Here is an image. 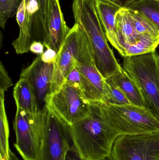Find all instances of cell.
<instances>
[{
  "mask_svg": "<svg viewBox=\"0 0 159 160\" xmlns=\"http://www.w3.org/2000/svg\"><path fill=\"white\" fill-rule=\"evenodd\" d=\"M72 150L84 160H102L111 155L119 135L108 124L101 101H89L87 115L70 126Z\"/></svg>",
  "mask_w": 159,
  "mask_h": 160,
  "instance_id": "obj_1",
  "label": "cell"
},
{
  "mask_svg": "<svg viewBox=\"0 0 159 160\" xmlns=\"http://www.w3.org/2000/svg\"><path fill=\"white\" fill-rule=\"evenodd\" d=\"M72 9L75 23L87 34L100 74L105 79H107L119 73L122 67L108 44L95 0H73Z\"/></svg>",
  "mask_w": 159,
  "mask_h": 160,
  "instance_id": "obj_2",
  "label": "cell"
},
{
  "mask_svg": "<svg viewBox=\"0 0 159 160\" xmlns=\"http://www.w3.org/2000/svg\"><path fill=\"white\" fill-rule=\"evenodd\" d=\"M16 15L20 32L12 46L18 54L28 53L33 41L46 48L49 20V0H21Z\"/></svg>",
  "mask_w": 159,
  "mask_h": 160,
  "instance_id": "obj_3",
  "label": "cell"
},
{
  "mask_svg": "<svg viewBox=\"0 0 159 160\" xmlns=\"http://www.w3.org/2000/svg\"><path fill=\"white\" fill-rule=\"evenodd\" d=\"M103 108L108 124L119 136L159 132V119L151 109L133 104L112 105L104 102Z\"/></svg>",
  "mask_w": 159,
  "mask_h": 160,
  "instance_id": "obj_4",
  "label": "cell"
},
{
  "mask_svg": "<svg viewBox=\"0 0 159 160\" xmlns=\"http://www.w3.org/2000/svg\"><path fill=\"white\" fill-rule=\"evenodd\" d=\"M123 69L141 89L149 108L159 119V55L156 51L124 57Z\"/></svg>",
  "mask_w": 159,
  "mask_h": 160,
  "instance_id": "obj_5",
  "label": "cell"
},
{
  "mask_svg": "<svg viewBox=\"0 0 159 160\" xmlns=\"http://www.w3.org/2000/svg\"><path fill=\"white\" fill-rule=\"evenodd\" d=\"M31 114L16 108L14 147L23 160H38L47 110Z\"/></svg>",
  "mask_w": 159,
  "mask_h": 160,
  "instance_id": "obj_6",
  "label": "cell"
},
{
  "mask_svg": "<svg viewBox=\"0 0 159 160\" xmlns=\"http://www.w3.org/2000/svg\"><path fill=\"white\" fill-rule=\"evenodd\" d=\"M72 147L70 126L50 110H47L38 160H65Z\"/></svg>",
  "mask_w": 159,
  "mask_h": 160,
  "instance_id": "obj_7",
  "label": "cell"
},
{
  "mask_svg": "<svg viewBox=\"0 0 159 160\" xmlns=\"http://www.w3.org/2000/svg\"><path fill=\"white\" fill-rule=\"evenodd\" d=\"M111 156L114 160H159V132L120 135L114 143Z\"/></svg>",
  "mask_w": 159,
  "mask_h": 160,
  "instance_id": "obj_8",
  "label": "cell"
},
{
  "mask_svg": "<svg viewBox=\"0 0 159 160\" xmlns=\"http://www.w3.org/2000/svg\"><path fill=\"white\" fill-rule=\"evenodd\" d=\"M48 107L71 126L87 115L89 101L78 88L65 81L50 95Z\"/></svg>",
  "mask_w": 159,
  "mask_h": 160,
  "instance_id": "obj_9",
  "label": "cell"
},
{
  "mask_svg": "<svg viewBox=\"0 0 159 160\" xmlns=\"http://www.w3.org/2000/svg\"><path fill=\"white\" fill-rule=\"evenodd\" d=\"M54 64L42 61L41 55H38L28 67L23 69L20 78H26L30 81L37 98L40 111L48 108V101L51 95V82Z\"/></svg>",
  "mask_w": 159,
  "mask_h": 160,
  "instance_id": "obj_10",
  "label": "cell"
},
{
  "mask_svg": "<svg viewBox=\"0 0 159 160\" xmlns=\"http://www.w3.org/2000/svg\"><path fill=\"white\" fill-rule=\"evenodd\" d=\"M79 25L75 23L70 29L54 64L51 94L58 90L74 67L78 44Z\"/></svg>",
  "mask_w": 159,
  "mask_h": 160,
  "instance_id": "obj_11",
  "label": "cell"
},
{
  "mask_svg": "<svg viewBox=\"0 0 159 160\" xmlns=\"http://www.w3.org/2000/svg\"><path fill=\"white\" fill-rule=\"evenodd\" d=\"M75 67L98 91L103 101L106 94L105 79L98 71L87 34L79 26L78 44Z\"/></svg>",
  "mask_w": 159,
  "mask_h": 160,
  "instance_id": "obj_12",
  "label": "cell"
},
{
  "mask_svg": "<svg viewBox=\"0 0 159 160\" xmlns=\"http://www.w3.org/2000/svg\"><path fill=\"white\" fill-rule=\"evenodd\" d=\"M71 28L65 22L59 0H49V20L46 48L59 51Z\"/></svg>",
  "mask_w": 159,
  "mask_h": 160,
  "instance_id": "obj_13",
  "label": "cell"
},
{
  "mask_svg": "<svg viewBox=\"0 0 159 160\" xmlns=\"http://www.w3.org/2000/svg\"><path fill=\"white\" fill-rule=\"evenodd\" d=\"M95 1L98 15L107 39L119 51L120 44L116 23V15L120 8L111 4Z\"/></svg>",
  "mask_w": 159,
  "mask_h": 160,
  "instance_id": "obj_14",
  "label": "cell"
},
{
  "mask_svg": "<svg viewBox=\"0 0 159 160\" xmlns=\"http://www.w3.org/2000/svg\"><path fill=\"white\" fill-rule=\"evenodd\" d=\"M13 97L16 108L26 111L31 114L40 112L35 92L26 78H20L13 90Z\"/></svg>",
  "mask_w": 159,
  "mask_h": 160,
  "instance_id": "obj_15",
  "label": "cell"
},
{
  "mask_svg": "<svg viewBox=\"0 0 159 160\" xmlns=\"http://www.w3.org/2000/svg\"><path fill=\"white\" fill-rule=\"evenodd\" d=\"M109 79L123 92L132 104L150 109L141 89L123 68L119 73Z\"/></svg>",
  "mask_w": 159,
  "mask_h": 160,
  "instance_id": "obj_16",
  "label": "cell"
},
{
  "mask_svg": "<svg viewBox=\"0 0 159 160\" xmlns=\"http://www.w3.org/2000/svg\"><path fill=\"white\" fill-rule=\"evenodd\" d=\"M116 23L120 44L119 52L123 45L134 43L141 35L136 32L131 15L127 8H120L119 10L116 15Z\"/></svg>",
  "mask_w": 159,
  "mask_h": 160,
  "instance_id": "obj_17",
  "label": "cell"
},
{
  "mask_svg": "<svg viewBox=\"0 0 159 160\" xmlns=\"http://www.w3.org/2000/svg\"><path fill=\"white\" fill-rule=\"evenodd\" d=\"M159 45V37L141 35L138 40L131 45H123L119 54L123 57L137 56L156 51Z\"/></svg>",
  "mask_w": 159,
  "mask_h": 160,
  "instance_id": "obj_18",
  "label": "cell"
},
{
  "mask_svg": "<svg viewBox=\"0 0 159 160\" xmlns=\"http://www.w3.org/2000/svg\"><path fill=\"white\" fill-rule=\"evenodd\" d=\"M66 82L75 86L88 101H101L103 99L94 87L83 77L75 67L73 68L66 78Z\"/></svg>",
  "mask_w": 159,
  "mask_h": 160,
  "instance_id": "obj_19",
  "label": "cell"
},
{
  "mask_svg": "<svg viewBox=\"0 0 159 160\" xmlns=\"http://www.w3.org/2000/svg\"><path fill=\"white\" fill-rule=\"evenodd\" d=\"M126 8L146 18L159 31V0H136Z\"/></svg>",
  "mask_w": 159,
  "mask_h": 160,
  "instance_id": "obj_20",
  "label": "cell"
},
{
  "mask_svg": "<svg viewBox=\"0 0 159 160\" xmlns=\"http://www.w3.org/2000/svg\"><path fill=\"white\" fill-rule=\"evenodd\" d=\"M4 102V92L0 91V155L9 158V126Z\"/></svg>",
  "mask_w": 159,
  "mask_h": 160,
  "instance_id": "obj_21",
  "label": "cell"
},
{
  "mask_svg": "<svg viewBox=\"0 0 159 160\" xmlns=\"http://www.w3.org/2000/svg\"><path fill=\"white\" fill-rule=\"evenodd\" d=\"M106 94L103 102L115 105L132 104L123 92L109 79H105Z\"/></svg>",
  "mask_w": 159,
  "mask_h": 160,
  "instance_id": "obj_22",
  "label": "cell"
},
{
  "mask_svg": "<svg viewBox=\"0 0 159 160\" xmlns=\"http://www.w3.org/2000/svg\"><path fill=\"white\" fill-rule=\"evenodd\" d=\"M129 10L132 18L135 30L138 34L150 35L156 37H159V30L150 21L138 13Z\"/></svg>",
  "mask_w": 159,
  "mask_h": 160,
  "instance_id": "obj_23",
  "label": "cell"
},
{
  "mask_svg": "<svg viewBox=\"0 0 159 160\" xmlns=\"http://www.w3.org/2000/svg\"><path fill=\"white\" fill-rule=\"evenodd\" d=\"M21 0H0V26L4 29L7 20L16 15Z\"/></svg>",
  "mask_w": 159,
  "mask_h": 160,
  "instance_id": "obj_24",
  "label": "cell"
},
{
  "mask_svg": "<svg viewBox=\"0 0 159 160\" xmlns=\"http://www.w3.org/2000/svg\"><path fill=\"white\" fill-rule=\"evenodd\" d=\"M13 85L12 79L9 77L4 66L0 62V91H7L9 88Z\"/></svg>",
  "mask_w": 159,
  "mask_h": 160,
  "instance_id": "obj_25",
  "label": "cell"
},
{
  "mask_svg": "<svg viewBox=\"0 0 159 160\" xmlns=\"http://www.w3.org/2000/svg\"><path fill=\"white\" fill-rule=\"evenodd\" d=\"M103 2L111 4L120 8H126L136 0H96Z\"/></svg>",
  "mask_w": 159,
  "mask_h": 160,
  "instance_id": "obj_26",
  "label": "cell"
},
{
  "mask_svg": "<svg viewBox=\"0 0 159 160\" xmlns=\"http://www.w3.org/2000/svg\"><path fill=\"white\" fill-rule=\"evenodd\" d=\"M43 54L41 55L42 61L45 63H53L55 62L58 53L50 48H46Z\"/></svg>",
  "mask_w": 159,
  "mask_h": 160,
  "instance_id": "obj_27",
  "label": "cell"
},
{
  "mask_svg": "<svg viewBox=\"0 0 159 160\" xmlns=\"http://www.w3.org/2000/svg\"><path fill=\"white\" fill-rule=\"evenodd\" d=\"M44 46L43 43L40 41H34L30 47V51L38 55H42L44 52Z\"/></svg>",
  "mask_w": 159,
  "mask_h": 160,
  "instance_id": "obj_28",
  "label": "cell"
},
{
  "mask_svg": "<svg viewBox=\"0 0 159 160\" xmlns=\"http://www.w3.org/2000/svg\"><path fill=\"white\" fill-rule=\"evenodd\" d=\"M65 160H84L82 159L79 155L75 152L73 150L71 149L67 154Z\"/></svg>",
  "mask_w": 159,
  "mask_h": 160,
  "instance_id": "obj_29",
  "label": "cell"
},
{
  "mask_svg": "<svg viewBox=\"0 0 159 160\" xmlns=\"http://www.w3.org/2000/svg\"><path fill=\"white\" fill-rule=\"evenodd\" d=\"M9 160H20L13 152L9 151Z\"/></svg>",
  "mask_w": 159,
  "mask_h": 160,
  "instance_id": "obj_30",
  "label": "cell"
},
{
  "mask_svg": "<svg viewBox=\"0 0 159 160\" xmlns=\"http://www.w3.org/2000/svg\"><path fill=\"white\" fill-rule=\"evenodd\" d=\"M0 160H9V158L0 155Z\"/></svg>",
  "mask_w": 159,
  "mask_h": 160,
  "instance_id": "obj_31",
  "label": "cell"
},
{
  "mask_svg": "<svg viewBox=\"0 0 159 160\" xmlns=\"http://www.w3.org/2000/svg\"><path fill=\"white\" fill-rule=\"evenodd\" d=\"M102 160H114L112 158V157H111V155L109 157H107V158H105V159Z\"/></svg>",
  "mask_w": 159,
  "mask_h": 160,
  "instance_id": "obj_32",
  "label": "cell"
}]
</instances>
